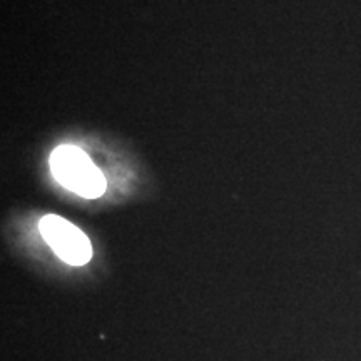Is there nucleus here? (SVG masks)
Listing matches in <instances>:
<instances>
[{"label": "nucleus", "mask_w": 361, "mask_h": 361, "mask_svg": "<svg viewBox=\"0 0 361 361\" xmlns=\"http://www.w3.org/2000/svg\"><path fill=\"white\" fill-rule=\"evenodd\" d=\"M51 171L62 186L87 200L102 196L106 191V179L101 169L78 146L64 144L54 149Z\"/></svg>", "instance_id": "obj_1"}, {"label": "nucleus", "mask_w": 361, "mask_h": 361, "mask_svg": "<svg viewBox=\"0 0 361 361\" xmlns=\"http://www.w3.org/2000/svg\"><path fill=\"white\" fill-rule=\"evenodd\" d=\"M39 229L47 245L67 264L82 266L92 258V246H90L89 238L78 226L61 216H45L40 219Z\"/></svg>", "instance_id": "obj_2"}]
</instances>
